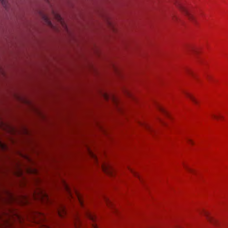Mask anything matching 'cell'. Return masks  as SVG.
<instances>
[{"mask_svg":"<svg viewBox=\"0 0 228 228\" xmlns=\"http://www.w3.org/2000/svg\"><path fill=\"white\" fill-rule=\"evenodd\" d=\"M49 201H50V197L47 193V192H45L40 201L43 205H47L49 203Z\"/></svg>","mask_w":228,"mask_h":228,"instance_id":"obj_31","label":"cell"},{"mask_svg":"<svg viewBox=\"0 0 228 228\" xmlns=\"http://www.w3.org/2000/svg\"><path fill=\"white\" fill-rule=\"evenodd\" d=\"M85 216L89 220L93 221V222H95L97 220V217L95 214L92 213L89 210H87L85 212Z\"/></svg>","mask_w":228,"mask_h":228,"instance_id":"obj_28","label":"cell"},{"mask_svg":"<svg viewBox=\"0 0 228 228\" xmlns=\"http://www.w3.org/2000/svg\"><path fill=\"white\" fill-rule=\"evenodd\" d=\"M73 223L74 226L76 228H80L82 227V221L78 213H76L74 216L73 218Z\"/></svg>","mask_w":228,"mask_h":228,"instance_id":"obj_22","label":"cell"},{"mask_svg":"<svg viewBox=\"0 0 228 228\" xmlns=\"http://www.w3.org/2000/svg\"><path fill=\"white\" fill-rule=\"evenodd\" d=\"M93 159H94V162H95V164L98 165V164H99V159H98V157H97L96 155L95 154V156H94V158H93Z\"/></svg>","mask_w":228,"mask_h":228,"instance_id":"obj_46","label":"cell"},{"mask_svg":"<svg viewBox=\"0 0 228 228\" xmlns=\"http://www.w3.org/2000/svg\"><path fill=\"white\" fill-rule=\"evenodd\" d=\"M14 97L17 101L22 104L29 106H31L32 105V103L31 101H29V99H26L25 97L21 96L19 94H14Z\"/></svg>","mask_w":228,"mask_h":228,"instance_id":"obj_18","label":"cell"},{"mask_svg":"<svg viewBox=\"0 0 228 228\" xmlns=\"http://www.w3.org/2000/svg\"><path fill=\"white\" fill-rule=\"evenodd\" d=\"M0 146H1L0 147H1V151H7L8 150V146L5 143L1 141L0 142Z\"/></svg>","mask_w":228,"mask_h":228,"instance_id":"obj_38","label":"cell"},{"mask_svg":"<svg viewBox=\"0 0 228 228\" xmlns=\"http://www.w3.org/2000/svg\"><path fill=\"white\" fill-rule=\"evenodd\" d=\"M157 120L159 122V123L164 127H169V125H168L167 123L165 122L164 119L158 117L157 118Z\"/></svg>","mask_w":228,"mask_h":228,"instance_id":"obj_40","label":"cell"},{"mask_svg":"<svg viewBox=\"0 0 228 228\" xmlns=\"http://www.w3.org/2000/svg\"><path fill=\"white\" fill-rule=\"evenodd\" d=\"M96 125H97V126L98 127V128L100 130V131L105 135H108V132L107 131L106 129L104 128V127H103L102 125L100 124V123H96Z\"/></svg>","mask_w":228,"mask_h":228,"instance_id":"obj_37","label":"cell"},{"mask_svg":"<svg viewBox=\"0 0 228 228\" xmlns=\"http://www.w3.org/2000/svg\"><path fill=\"white\" fill-rule=\"evenodd\" d=\"M42 183V180L40 178H37L35 181V185H39Z\"/></svg>","mask_w":228,"mask_h":228,"instance_id":"obj_44","label":"cell"},{"mask_svg":"<svg viewBox=\"0 0 228 228\" xmlns=\"http://www.w3.org/2000/svg\"><path fill=\"white\" fill-rule=\"evenodd\" d=\"M74 193L75 194L76 197L77 199H78L80 205L82 208H84V206H85V204H84V198H83V195L76 188H74Z\"/></svg>","mask_w":228,"mask_h":228,"instance_id":"obj_19","label":"cell"},{"mask_svg":"<svg viewBox=\"0 0 228 228\" xmlns=\"http://www.w3.org/2000/svg\"><path fill=\"white\" fill-rule=\"evenodd\" d=\"M103 198L107 206L113 212V213L116 214V215H119V213L116 208L115 205L111 200H110V198H108L106 195H103Z\"/></svg>","mask_w":228,"mask_h":228,"instance_id":"obj_10","label":"cell"},{"mask_svg":"<svg viewBox=\"0 0 228 228\" xmlns=\"http://www.w3.org/2000/svg\"><path fill=\"white\" fill-rule=\"evenodd\" d=\"M20 133L22 135H28L29 134L28 130L26 128H22L21 130Z\"/></svg>","mask_w":228,"mask_h":228,"instance_id":"obj_43","label":"cell"},{"mask_svg":"<svg viewBox=\"0 0 228 228\" xmlns=\"http://www.w3.org/2000/svg\"><path fill=\"white\" fill-rule=\"evenodd\" d=\"M30 203V199L28 196L20 195L15 197L14 203L18 206L25 207L28 206Z\"/></svg>","mask_w":228,"mask_h":228,"instance_id":"obj_7","label":"cell"},{"mask_svg":"<svg viewBox=\"0 0 228 228\" xmlns=\"http://www.w3.org/2000/svg\"><path fill=\"white\" fill-rule=\"evenodd\" d=\"M17 154L18 155H19L22 158L24 159H25L26 161L29 162H32V159L29 156H28V155H26L23 153L20 152V151H17Z\"/></svg>","mask_w":228,"mask_h":228,"instance_id":"obj_36","label":"cell"},{"mask_svg":"<svg viewBox=\"0 0 228 228\" xmlns=\"http://www.w3.org/2000/svg\"><path fill=\"white\" fill-rule=\"evenodd\" d=\"M25 172L29 175H37L39 174V171L37 169L35 168H28L25 169Z\"/></svg>","mask_w":228,"mask_h":228,"instance_id":"obj_33","label":"cell"},{"mask_svg":"<svg viewBox=\"0 0 228 228\" xmlns=\"http://www.w3.org/2000/svg\"><path fill=\"white\" fill-rule=\"evenodd\" d=\"M137 123L141 127L143 128H144L146 131L149 132L150 134L153 135H155L157 134L156 131H155L153 127L147 123L144 122V121L138 120L137 121Z\"/></svg>","mask_w":228,"mask_h":228,"instance_id":"obj_11","label":"cell"},{"mask_svg":"<svg viewBox=\"0 0 228 228\" xmlns=\"http://www.w3.org/2000/svg\"><path fill=\"white\" fill-rule=\"evenodd\" d=\"M111 99L112 101V103L114 106L115 107H118L120 104V100H119V98L115 94H113L111 95Z\"/></svg>","mask_w":228,"mask_h":228,"instance_id":"obj_30","label":"cell"},{"mask_svg":"<svg viewBox=\"0 0 228 228\" xmlns=\"http://www.w3.org/2000/svg\"><path fill=\"white\" fill-rule=\"evenodd\" d=\"M121 91H122L123 94L127 98H128V99H130L131 101L135 103H139V100L137 97H136L135 95L129 89L126 88L125 87H123L121 89Z\"/></svg>","mask_w":228,"mask_h":228,"instance_id":"obj_9","label":"cell"},{"mask_svg":"<svg viewBox=\"0 0 228 228\" xmlns=\"http://www.w3.org/2000/svg\"><path fill=\"white\" fill-rule=\"evenodd\" d=\"M39 13L41 16V17L43 18V20L48 25L50 26V27L52 29H54V30H57V28L55 26H54V25H53V24L52 23L51 21L49 19V18L47 16V15H45L44 13H43V12H41V11L39 12Z\"/></svg>","mask_w":228,"mask_h":228,"instance_id":"obj_21","label":"cell"},{"mask_svg":"<svg viewBox=\"0 0 228 228\" xmlns=\"http://www.w3.org/2000/svg\"><path fill=\"white\" fill-rule=\"evenodd\" d=\"M111 68H112V71L117 77L120 79H123V74L122 72L120 70L119 68L116 66V65L112 64L111 65Z\"/></svg>","mask_w":228,"mask_h":228,"instance_id":"obj_24","label":"cell"},{"mask_svg":"<svg viewBox=\"0 0 228 228\" xmlns=\"http://www.w3.org/2000/svg\"><path fill=\"white\" fill-rule=\"evenodd\" d=\"M57 213L60 218H65L67 215V210L66 206L63 204L60 205L57 209Z\"/></svg>","mask_w":228,"mask_h":228,"instance_id":"obj_17","label":"cell"},{"mask_svg":"<svg viewBox=\"0 0 228 228\" xmlns=\"http://www.w3.org/2000/svg\"><path fill=\"white\" fill-rule=\"evenodd\" d=\"M16 220L6 209L1 212L0 216V225L2 228H11L14 225Z\"/></svg>","mask_w":228,"mask_h":228,"instance_id":"obj_1","label":"cell"},{"mask_svg":"<svg viewBox=\"0 0 228 228\" xmlns=\"http://www.w3.org/2000/svg\"><path fill=\"white\" fill-rule=\"evenodd\" d=\"M45 191L41 188H37L35 189L33 193V198L36 201H40L42 197L43 196Z\"/></svg>","mask_w":228,"mask_h":228,"instance_id":"obj_15","label":"cell"},{"mask_svg":"<svg viewBox=\"0 0 228 228\" xmlns=\"http://www.w3.org/2000/svg\"><path fill=\"white\" fill-rule=\"evenodd\" d=\"M62 183L68 195H69L71 198H73V194L72 193L69 184H68L67 182L64 179H62Z\"/></svg>","mask_w":228,"mask_h":228,"instance_id":"obj_23","label":"cell"},{"mask_svg":"<svg viewBox=\"0 0 228 228\" xmlns=\"http://www.w3.org/2000/svg\"><path fill=\"white\" fill-rule=\"evenodd\" d=\"M187 141L188 143H189L190 145L194 146L195 145V142L194 141V140L191 139H187Z\"/></svg>","mask_w":228,"mask_h":228,"instance_id":"obj_45","label":"cell"},{"mask_svg":"<svg viewBox=\"0 0 228 228\" xmlns=\"http://www.w3.org/2000/svg\"><path fill=\"white\" fill-rule=\"evenodd\" d=\"M30 108L31 109L32 111H33L35 114H36L37 116L42 119H45V116L44 115V114L40 110L37 108V107H35V106L32 105L31 106H29Z\"/></svg>","mask_w":228,"mask_h":228,"instance_id":"obj_26","label":"cell"},{"mask_svg":"<svg viewBox=\"0 0 228 228\" xmlns=\"http://www.w3.org/2000/svg\"><path fill=\"white\" fill-rule=\"evenodd\" d=\"M28 181L27 179L25 177H23L20 180L19 182V186L21 188H24L26 187L27 185Z\"/></svg>","mask_w":228,"mask_h":228,"instance_id":"obj_35","label":"cell"},{"mask_svg":"<svg viewBox=\"0 0 228 228\" xmlns=\"http://www.w3.org/2000/svg\"><path fill=\"white\" fill-rule=\"evenodd\" d=\"M103 99L105 100V101H107V102H108L110 100V99H111V97H110V95H109V94L107 93V92H104V93H103Z\"/></svg>","mask_w":228,"mask_h":228,"instance_id":"obj_41","label":"cell"},{"mask_svg":"<svg viewBox=\"0 0 228 228\" xmlns=\"http://www.w3.org/2000/svg\"><path fill=\"white\" fill-rule=\"evenodd\" d=\"M189 51L195 55H200L202 53V51L199 47L193 45H188L186 47Z\"/></svg>","mask_w":228,"mask_h":228,"instance_id":"obj_20","label":"cell"},{"mask_svg":"<svg viewBox=\"0 0 228 228\" xmlns=\"http://www.w3.org/2000/svg\"><path fill=\"white\" fill-rule=\"evenodd\" d=\"M211 117L212 119H213L214 120H216V121H223L225 119L223 115L218 114H212Z\"/></svg>","mask_w":228,"mask_h":228,"instance_id":"obj_32","label":"cell"},{"mask_svg":"<svg viewBox=\"0 0 228 228\" xmlns=\"http://www.w3.org/2000/svg\"><path fill=\"white\" fill-rule=\"evenodd\" d=\"M127 169H128V170L130 172V173L135 177L137 179H138V180L139 181L140 183H141L143 185H146L145 183L144 180H143L142 177L140 175V174H139L138 172L135 170L134 169H133L132 168H131V167L127 166Z\"/></svg>","mask_w":228,"mask_h":228,"instance_id":"obj_16","label":"cell"},{"mask_svg":"<svg viewBox=\"0 0 228 228\" xmlns=\"http://www.w3.org/2000/svg\"><path fill=\"white\" fill-rule=\"evenodd\" d=\"M102 171L106 175L111 178H115L116 177L117 172L115 169L112 166L108 163L104 162L101 165Z\"/></svg>","mask_w":228,"mask_h":228,"instance_id":"obj_6","label":"cell"},{"mask_svg":"<svg viewBox=\"0 0 228 228\" xmlns=\"http://www.w3.org/2000/svg\"><path fill=\"white\" fill-rule=\"evenodd\" d=\"M47 217L45 214L38 211H32L26 216L28 222L35 224H42L46 221Z\"/></svg>","mask_w":228,"mask_h":228,"instance_id":"obj_2","label":"cell"},{"mask_svg":"<svg viewBox=\"0 0 228 228\" xmlns=\"http://www.w3.org/2000/svg\"><path fill=\"white\" fill-rule=\"evenodd\" d=\"M0 126H1V128L2 130L9 134L15 135L16 134V130L13 127L9 124L2 122L1 121Z\"/></svg>","mask_w":228,"mask_h":228,"instance_id":"obj_12","label":"cell"},{"mask_svg":"<svg viewBox=\"0 0 228 228\" xmlns=\"http://www.w3.org/2000/svg\"><path fill=\"white\" fill-rule=\"evenodd\" d=\"M174 4L176 5L177 8L181 11L182 13H183V15H185V16L188 18V20H189L190 22H192V23L195 26L199 27L200 26V24L197 19V18L185 6L177 1L175 2Z\"/></svg>","mask_w":228,"mask_h":228,"instance_id":"obj_3","label":"cell"},{"mask_svg":"<svg viewBox=\"0 0 228 228\" xmlns=\"http://www.w3.org/2000/svg\"><path fill=\"white\" fill-rule=\"evenodd\" d=\"M1 2L2 6L4 7V8L6 9H8L9 6L7 0H1Z\"/></svg>","mask_w":228,"mask_h":228,"instance_id":"obj_42","label":"cell"},{"mask_svg":"<svg viewBox=\"0 0 228 228\" xmlns=\"http://www.w3.org/2000/svg\"><path fill=\"white\" fill-rule=\"evenodd\" d=\"M105 20H106V22H107V24L109 28H110V29H111L114 32L117 33L118 31L117 28L115 27V26L114 25L111 20H110L109 18L107 17H105Z\"/></svg>","mask_w":228,"mask_h":228,"instance_id":"obj_29","label":"cell"},{"mask_svg":"<svg viewBox=\"0 0 228 228\" xmlns=\"http://www.w3.org/2000/svg\"><path fill=\"white\" fill-rule=\"evenodd\" d=\"M92 227L94 228H99V226L96 223H94L92 224Z\"/></svg>","mask_w":228,"mask_h":228,"instance_id":"obj_48","label":"cell"},{"mask_svg":"<svg viewBox=\"0 0 228 228\" xmlns=\"http://www.w3.org/2000/svg\"><path fill=\"white\" fill-rule=\"evenodd\" d=\"M182 165H183V168L186 172H188L189 173L193 175H197V171L194 169L191 168L186 163L183 162L182 163Z\"/></svg>","mask_w":228,"mask_h":228,"instance_id":"obj_27","label":"cell"},{"mask_svg":"<svg viewBox=\"0 0 228 228\" xmlns=\"http://www.w3.org/2000/svg\"><path fill=\"white\" fill-rule=\"evenodd\" d=\"M1 74L3 75V76L5 77H6V73H5V71L4 70L2 69L1 67Z\"/></svg>","mask_w":228,"mask_h":228,"instance_id":"obj_47","label":"cell"},{"mask_svg":"<svg viewBox=\"0 0 228 228\" xmlns=\"http://www.w3.org/2000/svg\"><path fill=\"white\" fill-rule=\"evenodd\" d=\"M182 93L183 95L194 105L196 106H199L200 105V102H199V100L193 94L185 90H183Z\"/></svg>","mask_w":228,"mask_h":228,"instance_id":"obj_13","label":"cell"},{"mask_svg":"<svg viewBox=\"0 0 228 228\" xmlns=\"http://www.w3.org/2000/svg\"><path fill=\"white\" fill-rule=\"evenodd\" d=\"M13 175L17 177H21L23 174V171L21 168L17 167L13 171Z\"/></svg>","mask_w":228,"mask_h":228,"instance_id":"obj_34","label":"cell"},{"mask_svg":"<svg viewBox=\"0 0 228 228\" xmlns=\"http://www.w3.org/2000/svg\"><path fill=\"white\" fill-rule=\"evenodd\" d=\"M54 15L56 19L62 25V26L65 29L66 31H68V29L67 24H66L64 20L63 19L62 17L59 14L57 13H54Z\"/></svg>","mask_w":228,"mask_h":228,"instance_id":"obj_25","label":"cell"},{"mask_svg":"<svg viewBox=\"0 0 228 228\" xmlns=\"http://www.w3.org/2000/svg\"><path fill=\"white\" fill-rule=\"evenodd\" d=\"M39 227L40 228H50V226H48V225H41V226H39Z\"/></svg>","mask_w":228,"mask_h":228,"instance_id":"obj_49","label":"cell"},{"mask_svg":"<svg viewBox=\"0 0 228 228\" xmlns=\"http://www.w3.org/2000/svg\"><path fill=\"white\" fill-rule=\"evenodd\" d=\"M201 213L205 217L207 221L210 224H212V225L215 227H219L220 226L219 221L215 217H213L209 211L205 209H202Z\"/></svg>","mask_w":228,"mask_h":228,"instance_id":"obj_8","label":"cell"},{"mask_svg":"<svg viewBox=\"0 0 228 228\" xmlns=\"http://www.w3.org/2000/svg\"><path fill=\"white\" fill-rule=\"evenodd\" d=\"M153 104L158 111L164 117H165L166 118L171 121H173L175 120L173 114L159 102L157 100H153Z\"/></svg>","mask_w":228,"mask_h":228,"instance_id":"obj_4","label":"cell"},{"mask_svg":"<svg viewBox=\"0 0 228 228\" xmlns=\"http://www.w3.org/2000/svg\"><path fill=\"white\" fill-rule=\"evenodd\" d=\"M85 147H86V149H87V152L88 153V155H89L90 157L92 159H93L95 155V154L94 153V152L92 151V150L91 149L90 147L88 146L85 145Z\"/></svg>","mask_w":228,"mask_h":228,"instance_id":"obj_39","label":"cell"},{"mask_svg":"<svg viewBox=\"0 0 228 228\" xmlns=\"http://www.w3.org/2000/svg\"><path fill=\"white\" fill-rule=\"evenodd\" d=\"M185 72L190 77H191L197 83H201V80L199 78V76L196 74L195 72L191 68L189 67H186L184 68Z\"/></svg>","mask_w":228,"mask_h":228,"instance_id":"obj_14","label":"cell"},{"mask_svg":"<svg viewBox=\"0 0 228 228\" xmlns=\"http://www.w3.org/2000/svg\"><path fill=\"white\" fill-rule=\"evenodd\" d=\"M1 201L5 205H12L15 202V197L13 193L8 190H3L1 193Z\"/></svg>","mask_w":228,"mask_h":228,"instance_id":"obj_5","label":"cell"}]
</instances>
